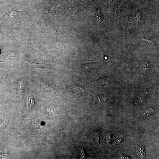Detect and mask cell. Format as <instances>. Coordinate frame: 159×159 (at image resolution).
<instances>
[{
  "mask_svg": "<svg viewBox=\"0 0 159 159\" xmlns=\"http://www.w3.org/2000/svg\"><path fill=\"white\" fill-rule=\"evenodd\" d=\"M21 63L22 66L24 67L32 69L40 68H47V67L49 64L44 63H35L28 61L26 59L25 60L22 61Z\"/></svg>",
  "mask_w": 159,
  "mask_h": 159,
  "instance_id": "6da1fadb",
  "label": "cell"
},
{
  "mask_svg": "<svg viewBox=\"0 0 159 159\" xmlns=\"http://www.w3.org/2000/svg\"><path fill=\"white\" fill-rule=\"evenodd\" d=\"M34 100L32 97L30 95L29 96V98L27 99L26 105L28 108H30L34 106Z\"/></svg>",
  "mask_w": 159,
  "mask_h": 159,
  "instance_id": "7a4b0ae2",
  "label": "cell"
},
{
  "mask_svg": "<svg viewBox=\"0 0 159 159\" xmlns=\"http://www.w3.org/2000/svg\"><path fill=\"white\" fill-rule=\"evenodd\" d=\"M138 148L137 150H138V152L139 153V155H140V156L141 152L142 156L143 157L145 155V153L144 150V149H143L144 148H143V149H142V147H141V148L140 147V146H138Z\"/></svg>",
  "mask_w": 159,
  "mask_h": 159,
  "instance_id": "3957f363",
  "label": "cell"
}]
</instances>
